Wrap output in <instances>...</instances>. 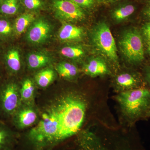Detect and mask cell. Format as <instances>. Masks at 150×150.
<instances>
[{"instance_id":"6da1fadb","label":"cell","mask_w":150,"mask_h":150,"mask_svg":"<svg viewBox=\"0 0 150 150\" xmlns=\"http://www.w3.org/2000/svg\"><path fill=\"white\" fill-rule=\"evenodd\" d=\"M88 103L80 93H61L43 108L40 119L27 134L34 150H52L79 134L85 120Z\"/></svg>"},{"instance_id":"7a4b0ae2","label":"cell","mask_w":150,"mask_h":150,"mask_svg":"<svg viewBox=\"0 0 150 150\" xmlns=\"http://www.w3.org/2000/svg\"><path fill=\"white\" fill-rule=\"evenodd\" d=\"M115 99L122 114L130 123L147 119L150 110V88L147 86L121 92Z\"/></svg>"},{"instance_id":"3957f363","label":"cell","mask_w":150,"mask_h":150,"mask_svg":"<svg viewBox=\"0 0 150 150\" xmlns=\"http://www.w3.org/2000/svg\"><path fill=\"white\" fill-rule=\"evenodd\" d=\"M121 54L133 66L142 64L144 60V40L140 30L132 28L125 31L118 42Z\"/></svg>"},{"instance_id":"277c9868","label":"cell","mask_w":150,"mask_h":150,"mask_svg":"<svg viewBox=\"0 0 150 150\" xmlns=\"http://www.w3.org/2000/svg\"><path fill=\"white\" fill-rule=\"evenodd\" d=\"M94 47L109 62L118 65V57L115 39L109 26L104 22H100L93 27L91 33Z\"/></svg>"},{"instance_id":"5b68a950","label":"cell","mask_w":150,"mask_h":150,"mask_svg":"<svg viewBox=\"0 0 150 150\" xmlns=\"http://www.w3.org/2000/svg\"><path fill=\"white\" fill-rule=\"evenodd\" d=\"M20 88L15 83H8L0 89V109L7 115H13L22 105Z\"/></svg>"},{"instance_id":"8992f818","label":"cell","mask_w":150,"mask_h":150,"mask_svg":"<svg viewBox=\"0 0 150 150\" xmlns=\"http://www.w3.org/2000/svg\"><path fill=\"white\" fill-rule=\"evenodd\" d=\"M52 6L56 16L63 21L76 22L85 18L83 8L71 0H53Z\"/></svg>"},{"instance_id":"52a82bcc","label":"cell","mask_w":150,"mask_h":150,"mask_svg":"<svg viewBox=\"0 0 150 150\" xmlns=\"http://www.w3.org/2000/svg\"><path fill=\"white\" fill-rule=\"evenodd\" d=\"M30 26L28 31L27 39L30 43L41 44L46 42L50 37L52 26L45 19H35Z\"/></svg>"},{"instance_id":"ba28073f","label":"cell","mask_w":150,"mask_h":150,"mask_svg":"<svg viewBox=\"0 0 150 150\" xmlns=\"http://www.w3.org/2000/svg\"><path fill=\"white\" fill-rule=\"evenodd\" d=\"M38 119V114L33 105L23 104L13 115V121L18 129L32 126Z\"/></svg>"},{"instance_id":"9c48e42d","label":"cell","mask_w":150,"mask_h":150,"mask_svg":"<svg viewBox=\"0 0 150 150\" xmlns=\"http://www.w3.org/2000/svg\"><path fill=\"white\" fill-rule=\"evenodd\" d=\"M115 81L117 88L121 92L147 86L144 77L137 73H122L117 76Z\"/></svg>"},{"instance_id":"30bf717a","label":"cell","mask_w":150,"mask_h":150,"mask_svg":"<svg viewBox=\"0 0 150 150\" xmlns=\"http://www.w3.org/2000/svg\"><path fill=\"white\" fill-rule=\"evenodd\" d=\"M58 36L59 40L62 42L80 41L84 36V30L82 28L65 23L59 30Z\"/></svg>"},{"instance_id":"8fae6325","label":"cell","mask_w":150,"mask_h":150,"mask_svg":"<svg viewBox=\"0 0 150 150\" xmlns=\"http://www.w3.org/2000/svg\"><path fill=\"white\" fill-rule=\"evenodd\" d=\"M83 72L92 77L103 76L109 73V69L105 62L98 58L91 59L84 65Z\"/></svg>"},{"instance_id":"7c38bea8","label":"cell","mask_w":150,"mask_h":150,"mask_svg":"<svg viewBox=\"0 0 150 150\" xmlns=\"http://www.w3.org/2000/svg\"><path fill=\"white\" fill-rule=\"evenodd\" d=\"M20 93L22 103L33 105L35 96V86L31 79L27 78L22 82Z\"/></svg>"},{"instance_id":"4fadbf2b","label":"cell","mask_w":150,"mask_h":150,"mask_svg":"<svg viewBox=\"0 0 150 150\" xmlns=\"http://www.w3.org/2000/svg\"><path fill=\"white\" fill-rule=\"evenodd\" d=\"M51 59L48 54L41 52L30 53L27 57V64L31 69H37L48 66Z\"/></svg>"},{"instance_id":"5bb4252c","label":"cell","mask_w":150,"mask_h":150,"mask_svg":"<svg viewBox=\"0 0 150 150\" xmlns=\"http://www.w3.org/2000/svg\"><path fill=\"white\" fill-rule=\"evenodd\" d=\"M36 19L35 14L25 13L17 18L13 26L14 32L17 36L24 33Z\"/></svg>"},{"instance_id":"9a60e30c","label":"cell","mask_w":150,"mask_h":150,"mask_svg":"<svg viewBox=\"0 0 150 150\" xmlns=\"http://www.w3.org/2000/svg\"><path fill=\"white\" fill-rule=\"evenodd\" d=\"M16 141L15 134L5 126L0 124V150H12Z\"/></svg>"},{"instance_id":"2e32d148","label":"cell","mask_w":150,"mask_h":150,"mask_svg":"<svg viewBox=\"0 0 150 150\" xmlns=\"http://www.w3.org/2000/svg\"><path fill=\"white\" fill-rule=\"evenodd\" d=\"M7 66L11 71L17 73L21 70V67L20 54L16 48H12L9 50L6 56Z\"/></svg>"},{"instance_id":"e0dca14e","label":"cell","mask_w":150,"mask_h":150,"mask_svg":"<svg viewBox=\"0 0 150 150\" xmlns=\"http://www.w3.org/2000/svg\"><path fill=\"white\" fill-rule=\"evenodd\" d=\"M56 70L60 76L68 79L76 77L79 73L76 66L67 62H62L58 64L56 66Z\"/></svg>"},{"instance_id":"ac0fdd59","label":"cell","mask_w":150,"mask_h":150,"mask_svg":"<svg viewBox=\"0 0 150 150\" xmlns=\"http://www.w3.org/2000/svg\"><path fill=\"white\" fill-rule=\"evenodd\" d=\"M55 77L54 70L50 68H47L41 70L35 75V80L38 85L44 88L52 83Z\"/></svg>"},{"instance_id":"d6986e66","label":"cell","mask_w":150,"mask_h":150,"mask_svg":"<svg viewBox=\"0 0 150 150\" xmlns=\"http://www.w3.org/2000/svg\"><path fill=\"white\" fill-rule=\"evenodd\" d=\"M60 53L65 58L75 60L82 59L85 55L83 48L77 46H65L61 49Z\"/></svg>"},{"instance_id":"ffe728a7","label":"cell","mask_w":150,"mask_h":150,"mask_svg":"<svg viewBox=\"0 0 150 150\" xmlns=\"http://www.w3.org/2000/svg\"><path fill=\"white\" fill-rule=\"evenodd\" d=\"M135 6L131 4L122 6L112 12V18L116 21H121L131 16L136 11Z\"/></svg>"},{"instance_id":"44dd1931","label":"cell","mask_w":150,"mask_h":150,"mask_svg":"<svg viewBox=\"0 0 150 150\" xmlns=\"http://www.w3.org/2000/svg\"><path fill=\"white\" fill-rule=\"evenodd\" d=\"M18 0H2L0 4V13L12 16L17 13L19 9Z\"/></svg>"},{"instance_id":"7402d4cb","label":"cell","mask_w":150,"mask_h":150,"mask_svg":"<svg viewBox=\"0 0 150 150\" xmlns=\"http://www.w3.org/2000/svg\"><path fill=\"white\" fill-rule=\"evenodd\" d=\"M25 8L31 11H38L42 10L45 6L44 0H22Z\"/></svg>"},{"instance_id":"603a6c76","label":"cell","mask_w":150,"mask_h":150,"mask_svg":"<svg viewBox=\"0 0 150 150\" xmlns=\"http://www.w3.org/2000/svg\"><path fill=\"white\" fill-rule=\"evenodd\" d=\"M13 31V27L10 22L4 19H0V35L8 36Z\"/></svg>"},{"instance_id":"cb8c5ba5","label":"cell","mask_w":150,"mask_h":150,"mask_svg":"<svg viewBox=\"0 0 150 150\" xmlns=\"http://www.w3.org/2000/svg\"><path fill=\"white\" fill-rule=\"evenodd\" d=\"M140 31L144 41L147 44L150 42V21L145 22Z\"/></svg>"},{"instance_id":"d4e9b609","label":"cell","mask_w":150,"mask_h":150,"mask_svg":"<svg viewBox=\"0 0 150 150\" xmlns=\"http://www.w3.org/2000/svg\"><path fill=\"white\" fill-rule=\"evenodd\" d=\"M141 15L145 21H150V1L144 6L141 11Z\"/></svg>"},{"instance_id":"484cf974","label":"cell","mask_w":150,"mask_h":150,"mask_svg":"<svg viewBox=\"0 0 150 150\" xmlns=\"http://www.w3.org/2000/svg\"><path fill=\"white\" fill-rule=\"evenodd\" d=\"M82 8H88L93 5L94 0H71Z\"/></svg>"},{"instance_id":"4316f807","label":"cell","mask_w":150,"mask_h":150,"mask_svg":"<svg viewBox=\"0 0 150 150\" xmlns=\"http://www.w3.org/2000/svg\"><path fill=\"white\" fill-rule=\"evenodd\" d=\"M144 77L146 85L150 88V67L146 68Z\"/></svg>"},{"instance_id":"83f0119b","label":"cell","mask_w":150,"mask_h":150,"mask_svg":"<svg viewBox=\"0 0 150 150\" xmlns=\"http://www.w3.org/2000/svg\"><path fill=\"white\" fill-rule=\"evenodd\" d=\"M147 51L148 54L150 55V42L147 44Z\"/></svg>"},{"instance_id":"f1b7e54d","label":"cell","mask_w":150,"mask_h":150,"mask_svg":"<svg viewBox=\"0 0 150 150\" xmlns=\"http://www.w3.org/2000/svg\"><path fill=\"white\" fill-rule=\"evenodd\" d=\"M109 2L110 3H114L115 2L117 1H118V0H108Z\"/></svg>"},{"instance_id":"f546056e","label":"cell","mask_w":150,"mask_h":150,"mask_svg":"<svg viewBox=\"0 0 150 150\" xmlns=\"http://www.w3.org/2000/svg\"><path fill=\"white\" fill-rule=\"evenodd\" d=\"M150 111H149V113H148L147 115V118H150Z\"/></svg>"},{"instance_id":"4dcf8cb0","label":"cell","mask_w":150,"mask_h":150,"mask_svg":"<svg viewBox=\"0 0 150 150\" xmlns=\"http://www.w3.org/2000/svg\"><path fill=\"white\" fill-rule=\"evenodd\" d=\"M98 1H104V0H97Z\"/></svg>"},{"instance_id":"1f68e13d","label":"cell","mask_w":150,"mask_h":150,"mask_svg":"<svg viewBox=\"0 0 150 150\" xmlns=\"http://www.w3.org/2000/svg\"><path fill=\"white\" fill-rule=\"evenodd\" d=\"M149 1H150V0H146V3H148V2Z\"/></svg>"},{"instance_id":"d6a6232c","label":"cell","mask_w":150,"mask_h":150,"mask_svg":"<svg viewBox=\"0 0 150 150\" xmlns=\"http://www.w3.org/2000/svg\"><path fill=\"white\" fill-rule=\"evenodd\" d=\"M2 1V0H0V4L1 3Z\"/></svg>"},{"instance_id":"836d02e7","label":"cell","mask_w":150,"mask_h":150,"mask_svg":"<svg viewBox=\"0 0 150 150\" xmlns=\"http://www.w3.org/2000/svg\"></svg>"}]
</instances>
